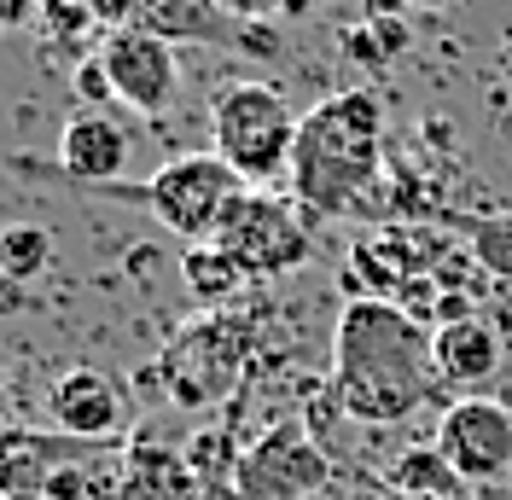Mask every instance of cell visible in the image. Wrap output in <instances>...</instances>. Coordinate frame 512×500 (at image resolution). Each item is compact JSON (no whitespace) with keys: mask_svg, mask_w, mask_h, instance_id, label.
<instances>
[{"mask_svg":"<svg viewBox=\"0 0 512 500\" xmlns=\"http://www.w3.org/2000/svg\"><path fill=\"white\" fill-rule=\"evenodd\" d=\"M431 326L390 297H350L332 326L326 390L355 425H402L437 396Z\"/></svg>","mask_w":512,"mask_h":500,"instance_id":"obj_1","label":"cell"},{"mask_svg":"<svg viewBox=\"0 0 512 500\" xmlns=\"http://www.w3.org/2000/svg\"><path fill=\"white\" fill-rule=\"evenodd\" d=\"M384 175V99L373 88H338L303 111L286 187L303 216H355Z\"/></svg>","mask_w":512,"mask_h":500,"instance_id":"obj_2","label":"cell"},{"mask_svg":"<svg viewBox=\"0 0 512 500\" xmlns=\"http://www.w3.org/2000/svg\"><path fill=\"white\" fill-rule=\"evenodd\" d=\"M297 111L274 82H233L210 105V152L245 187H274L291 169V146H297Z\"/></svg>","mask_w":512,"mask_h":500,"instance_id":"obj_3","label":"cell"},{"mask_svg":"<svg viewBox=\"0 0 512 500\" xmlns=\"http://www.w3.org/2000/svg\"><path fill=\"white\" fill-rule=\"evenodd\" d=\"M245 349H251V320L233 309H210L198 314L192 326H181L158 361V384L175 407H210L222 402L227 390L239 384L245 367Z\"/></svg>","mask_w":512,"mask_h":500,"instance_id":"obj_4","label":"cell"},{"mask_svg":"<svg viewBox=\"0 0 512 500\" xmlns=\"http://www.w3.org/2000/svg\"><path fill=\"white\" fill-rule=\"evenodd\" d=\"M134 198H140V204L158 216V227H169L175 239L210 245V239L222 233L227 210L245 198V181H239L216 152H187V157H169Z\"/></svg>","mask_w":512,"mask_h":500,"instance_id":"obj_5","label":"cell"},{"mask_svg":"<svg viewBox=\"0 0 512 500\" xmlns=\"http://www.w3.org/2000/svg\"><path fill=\"white\" fill-rule=\"evenodd\" d=\"M332 495V460L297 419L268 425L251 448L233 454L227 500H326Z\"/></svg>","mask_w":512,"mask_h":500,"instance_id":"obj_6","label":"cell"},{"mask_svg":"<svg viewBox=\"0 0 512 500\" xmlns=\"http://www.w3.org/2000/svg\"><path fill=\"white\" fill-rule=\"evenodd\" d=\"M210 245H222L245 280H280L309 262V227L286 198H274L268 187H245Z\"/></svg>","mask_w":512,"mask_h":500,"instance_id":"obj_7","label":"cell"},{"mask_svg":"<svg viewBox=\"0 0 512 500\" xmlns=\"http://www.w3.org/2000/svg\"><path fill=\"white\" fill-rule=\"evenodd\" d=\"M99 70H105V82H111V99L128 105V111H140V117H163L175 94H181V64H175V47L152 30H105L94 47Z\"/></svg>","mask_w":512,"mask_h":500,"instance_id":"obj_8","label":"cell"},{"mask_svg":"<svg viewBox=\"0 0 512 500\" xmlns=\"http://www.w3.org/2000/svg\"><path fill=\"white\" fill-rule=\"evenodd\" d=\"M437 448H443V460L466 483H501L512 477V407L495 402V396H460V402L443 407V419H437Z\"/></svg>","mask_w":512,"mask_h":500,"instance_id":"obj_9","label":"cell"},{"mask_svg":"<svg viewBox=\"0 0 512 500\" xmlns=\"http://www.w3.org/2000/svg\"><path fill=\"white\" fill-rule=\"evenodd\" d=\"M128 152H134V140H128V128L117 123L111 105H82L59 134L64 175L88 181V187H117L128 169Z\"/></svg>","mask_w":512,"mask_h":500,"instance_id":"obj_10","label":"cell"},{"mask_svg":"<svg viewBox=\"0 0 512 500\" xmlns=\"http://www.w3.org/2000/svg\"><path fill=\"white\" fill-rule=\"evenodd\" d=\"M128 413V396L123 384L111 373H99V367H70L47 384V419L70 431V437H111L117 425H123Z\"/></svg>","mask_w":512,"mask_h":500,"instance_id":"obj_11","label":"cell"},{"mask_svg":"<svg viewBox=\"0 0 512 500\" xmlns=\"http://www.w3.org/2000/svg\"><path fill=\"white\" fill-rule=\"evenodd\" d=\"M128 24L163 35L169 47H181V41L245 47V24H233L216 0H128Z\"/></svg>","mask_w":512,"mask_h":500,"instance_id":"obj_12","label":"cell"},{"mask_svg":"<svg viewBox=\"0 0 512 500\" xmlns=\"http://www.w3.org/2000/svg\"><path fill=\"white\" fill-rule=\"evenodd\" d=\"M431 355H437L443 384H454L460 396H472V390L489 384L495 367H501V338H495V326H489V320L466 314V320H448V326L431 332Z\"/></svg>","mask_w":512,"mask_h":500,"instance_id":"obj_13","label":"cell"},{"mask_svg":"<svg viewBox=\"0 0 512 500\" xmlns=\"http://www.w3.org/2000/svg\"><path fill=\"white\" fill-rule=\"evenodd\" d=\"M390 489L402 500H466L472 483L448 466L437 442H419V448H408V454L390 466Z\"/></svg>","mask_w":512,"mask_h":500,"instance_id":"obj_14","label":"cell"},{"mask_svg":"<svg viewBox=\"0 0 512 500\" xmlns=\"http://www.w3.org/2000/svg\"><path fill=\"white\" fill-rule=\"evenodd\" d=\"M181 274H187V285L198 291V303H216V309L245 285V274L233 268V256H227L222 245H192L187 262H181Z\"/></svg>","mask_w":512,"mask_h":500,"instance_id":"obj_15","label":"cell"},{"mask_svg":"<svg viewBox=\"0 0 512 500\" xmlns=\"http://www.w3.org/2000/svg\"><path fill=\"white\" fill-rule=\"evenodd\" d=\"M47 262H53V239H47V227H12V233H0V274H12V280H35Z\"/></svg>","mask_w":512,"mask_h":500,"instance_id":"obj_16","label":"cell"},{"mask_svg":"<svg viewBox=\"0 0 512 500\" xmlns=\"http://www.w3.org/2000/svg\"><path fill=\"white\" fill-rule=\"evenodd\" d=\"M35 6H41V18L53 24V35H64V41H70V35H82V30H99V18H94V6H88V0H35ZM99 35H105V30H99Z\"/></svg>","mask_w":512,"mask_h":500,"instance_id":"obj_17","label":"cell"},{"mask_svg":"<svg viewBox=\"0 0 512 500\" xmlns=\"http://www.w3.org/2000/svg\"><path fill=\"white\" fill-rule=\"evenodd\" d=\"M76 94H82V105H111V82H105V70H99L94 53L76 64Z\"/></svg>","mask_w":512,"mask_h":500,"instance_id":"obj_18","label":"cell"},{"mask_svg":"<svg viewBox=\"0 0 512 500\" xmlns=\"http://www.w3.org/2000/svg\"><path fill=\"white\" fill-rule=\"evenodd\" d=\"M233 24H268L274 12H286V0H216Z\"/></svg>","mask_w":512,"mask_h":500,"instance_id":"obj_19","label":"cell"},{"mask_svg":"<svg viewBox=\"0 0 512 500\" xmlns=\"http://www.w3.org/2000/svg\"><path fill=\"white\" fill-rule=\"evenodd\" d=\"M367 30H373V47H379V53H402V47H408V24H402V18H379V24H367Z\"/></svg>","mask_w":512,"mask_h":500,"instance_id":"obj_20","label":"cell"},{"mask_svg":"<svg viewBox=\"0 0 512 500\" xmlns=\"http://www.w3.org/2000/svg\"><path fill=\"white\" fill-rule=\"evenodd\" d=\"M402 6H408V0H361L367 24H379V18H402Z\"/></svg>","mask_w":512,"mask_h":500,"instance_id":"obj_21","label":"cell"},{"mask_svg":"<svg viewBox=\"0 0 512 500\" xmlns=\"http://www.w3.org/2000/svg\"><path fill=\"white\" fill-rule=\"evenodd\" d=\"M408 6H448V0H408Z\"/></svg>","mask_w":512,"mask_h":500,"instance_id":"obj_22","label":"cell"},{"mask_svg":"<svg viewBox=\"0 0 512 500\" xmlns=\"http://www.w3.org/2000/svg\"><path fill=\"white\" fill-rule=\"evenodd\" d=\"M466 500H495V495H466Z\"/></svg>","mask_w":512,"mask_h":500,"instance_id":"obj_23","label":"cell"},{"mask_svg":"<svg viewBox=\"0 0 512 500\" xmlns=\"http://www.w3.org/2000/svg\"><path fill=\"white\" fill-rule=\"evenodd\" d=\"M0 500H18V495H6V489H0Z\"/></svg>","mask_w":512,"mask_h":500,"instance_id":"obj_24","label":"cell"}]
</instances>
